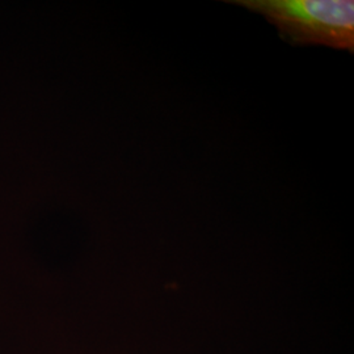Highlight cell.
Returning a JSON list of instances; mask_svg holds the SVG:
<instances>
[{
  "instance_id": "1",
  "label": "cell",
  "mask_w": 354,
  "mask_h": 354,
  "mask_svg": "<svg viewBox=\"0 0 354 354\" xmlns=\"http://www.w3.org/2000/svg\"><path fill=\"white\" fill-rule=\"evenodd\" d=\"M232 3L263 15L292 44H317L353 51L352 0H235Z\"/></svg>"
}]
</instances>
